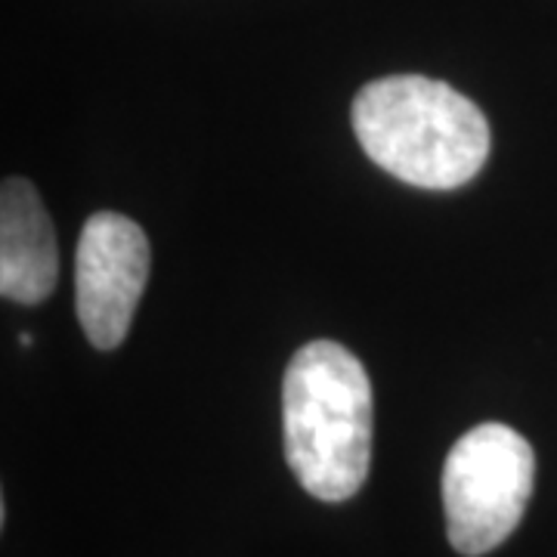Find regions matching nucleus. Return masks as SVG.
Here are the masks:
<instances>
[{"label":"nucleus","mask_w":557,"mask_h":557,"mask_svg":"<svg viewBox=\"0 0 557 557\" xmlns=\"http://www.w3.org/2000/svg\"><path fill=\"white\" fill-rule=\"evenodd\" d=\"M354 131L381 171L418 189H458L490 156V124L478 102L421 75L366 84L354 100Z\"/></svg>","instance_id":"f257e3e1"},{"label":"nucleus","mask_w":557,"mask_h":557,"mask_svg":"<svg viewBox=\"0 0 557 557\" xmlns=\"http://www.w3.org/2000/svg\"><path fill=\"white\" fill-rule=\"evenodd\" d=\"M285 458L313 498L357 496L372 458V384L338 341H310L282 381Z\"/></svg>","instance_id":"f03ea898"},{"label":"nucleus","mask_w":557,"mask_h":557,"mask_svg":"<svg viewBox=\"0 0 557 557\" xmlns=\"http://www.w3.org/2000/svg\"><path fill=\"white\" fill-rule=\"evenodd\" d=\"M60 278V248L38 189L22 177L0 189V295L13 304H40Z\"/></svg>","instance_id":"39448f33"},{"label":"nucleus","mask_w":557,"mask_h":557,"mask_svg":"<svg viewBox=\"0 0 557 557\" xmlns=\"http://www.w3.org/2000/svg\"><path fill=\"white\" fill-rule=\"evenodd\" d=\"M149 278V239L137 223L115 211L87 218L75 258V298L87 341L115 350L137 313Z\"/></svg>","instance_id":"20e7f679"},{"label":"nucleus","mask_w":557,"mask_h":557,"mask_svg":"<svg viewBox=\"0 0 557 557\" xmlns=\"http://www.w3.org/2000/svg\"><path fill=\"white\" fill-rule=\"evenodd\" d=\"M533 446L515 428L486 421L458 437L443 465L446 533L458 555H486L511 536L533 496Z\"/></svg>","instance_id":"7ed1b4c3"}]
</instances>
